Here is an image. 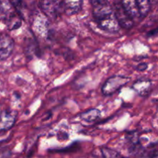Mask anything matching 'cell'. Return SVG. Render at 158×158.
Instances as JSON below:
<instances>
[{
    "mask_svg": "<svg viewBox=\"0 0 158 158\" xmlns=\"http://www.w3.org/2000/svg\"><path fill=\"white\" fill-rule=\"evenodd\" d=\"M130 79L123 76H113L106 80L102 86V93L105 96L115 94L129 82Z\"/></svg>",
    "mask_w": 158,
    "mask_h": 158,
    "instance_id": "cell-2",
    "label": "cell"
},
{
    "mask_svg": "<svg viewBox=\"0 0 158 158\" xmlns=\"http://www.w3.org/2000/svg\"><path fill=\"white\" fill-rule=\"evenodd\" d=\"M149 1H150V3H151V5H154V6H155V5L157 3V0H149Z\"/></svg>",
    "mask_w": 158,
    "mask_h": 158,
    "instance_id": "cell-17",
    "label": "cell"
},
{
    "mask_svg": "<svg viewBox=\"0 0 158 158\" xmlns=\"http://www.w3.org/2000/svg\"><path fill=\"white\" fill-rule=\"evenodd\" d=\"M17 112L12 110H4L0 113V133L10 130L16 122Z\"/></svg>",
    "mask_w": 158,
    "mask_h": 158,
    "instance_id": "cell-3",
    "label": "cell"
},
{
    "mask_svg": "<svg viewBox=\"0 0 158 158\" xmlns=\"http://www.w3.org/2000/svg\"><path fill=\"white\" fill-rule=\"evenodd\" d=\"M147 68H148V65H147L146 63H140V64H139L138 66H137V69H138V70L143 71V70H145Z\"/></svg>",
    "mask_w": 158,
    "mask_h": 158,
    "instance_id": "cell-16",
    "label": "cell"
},
{
    "mask_svg": "<svg viewBox=\"0 0 158 158\" xmlns=\"http://www.w3.org/2000/svg\"><path fill=\"white\" fill-rule=\"evenodd\" d=\"M121 6L126 13L133 20L138 19L140 17H141L136 0H121Z\"/></svg>",
    "mask_w": 158,
    "mask_h": 158,
    "instance_id": "cell-7",
    "label": "cell"
},
{
    "mask_svg": "<svg viewBox=\"0 0 158 158\" xmlns=\"http://www.w3.org/2000/svg\"><path fill=\"white\" fill-rule=\"evenodd\" d=\"M39 6L43 13L51 20L59 16V6L54 0H40Z\"/></svg>",
    "mask_w": 158,
    "mask_h": 158,
    "instance_id": "cell-4",
    "label": "cell"
},
{
    "mask_svg": "<svg viewBox=\"0 0 158 158\" xmlns=\"http://www.w3.org/2000/svg\"><path fill=\"white\" fill-rule=\"evenodd\" d=\"M114 10L120 27L127 29H129L133 27L134 20L126 13L121 6H117L115 8H114Z\"/></svg>",
    "mask_w": 158,
    "mask_h": 158,
    "instance_id": "cell-6",
    "label": "cell"
},
{
    "mask_svg": "<svg viewBox=\"0 0 158 158\" xmlns=\"http://www.w3.org/2000/svg\"><path fill=\"white\" fill-rule=\"evenodd\" d=\"M83 0H63V7L66 15H73L80 12Z\"/></svg>",
    "mask_w": 158,
    "mask_h": 158,
    "instance_id": "cell-9",
    "label": "cell"
},
{
    "mask_svg": "<svg viewBox=\"0 0 158 158\" xmlns=\"http://www.w3.org/2000/svg\"><path fill=\"white\" fill-rule=\"evenodd\" d=\"M93 6L94 19L100 29L111 33H115L120 30V26L116 17L114 7L109 2Z\"/></svg>",
    "mask_w": 158,
    "mask_h": 158,
    "instance_id": "cell-1",
    "label": "cell"
},
{
    "mask_svg": "<svg viewBox=\"0 0 158 158\" xmlns=\"http://www.w3.org/2000/svg\"><path fill=\"white\" fill-rule=\"evenodd\" d=\"M9 2L12 6L15 11H17V13L21 14L22 9H23V0H9Z\"/></svg>",
    "mask_w": 158,
    "mask_h": 158,
    "instance_id": "cell-14",
    "label": "cell"
},
{
    "mask_svg": "<svg viewBox=\"0 0 158 158\" xmlns=\"http://www.w3.org/2000/svg\"><path fill=\"white\" fill-rule=\"evenodd\" d=\"M133 89L141 97H147L151 92L152 81L148 79H139L133 85Z\"/></svg>",
    "mask_w": 158,
    "mask_h": 158,
    "instance_id": "cell-8",
    "label": "cell"
},
{
    "mask_svg": "<svg viewBox=\"0 0 158 158\" xmlns=\"http://www.w3.org/2000/svg\"><path fill=\"white\" fill-rule=\"evenodd\" d=\"M100 114L101 113L98 109H90L82 113L80 115V117L83 121L87 122V123H93L100 119Z\"/></svg>",
    "mask_w": 158,
    "mask_h": 158,
    "instance_id": "cell-11",
    "label": "cell"
},
{
    "mask_svg": "<svg viewBox=\"0 0 158 158\" xmlns=\"http://www.w3.org/2000/svg\"><path fill=\"white\" fill-rule=\"evenodd\" d=\"M91 2V4L93 6H95V5L100 4V3H104V2H108L109 0H89Z\"/></svg>",
    "mask_w": 158,
    "mask_h": 158,
    "instance_id": "cell-15",
    "label": "cell"
},
{
    "mask_svg": "<svg viewBox=\"0 0 158 158\" xmlns=\"http://www.w3.org/2000/svg\"><path fill=\"white\" fill-rule=\"evenodd\" d=\"M15 13L9 0H0V20H7Z\"/></svg>",
    "mask_w": 158,
    "mask_h": 158,
    "instance_id": "cell-10",
    "label": "cell"
},
{
    "mask_svg": "<svg viewBox=\"0 0 158 158\" xmlns=\"http://www.w3.org/2000/svg\"><path fill=\"white\" fill-rule=\"evenodd\" d=\"M138 5L141 17H146L151 10V3L149 0H136Z\"/></svg>",
    "mask_w": 158,
    "mask_h": 158,
    "instance_id": "cell-12",
    "label": "cell"
},
{
    "mask_svg": "<svg viewBox=\"0 0 158 158\" xmlns=\"http://www.w3.org/2000/svg\"><path fill=\"white\" fill-rule=\"evenodd\" d=\"M14 49V41L9 35H0V61L6 60L12 54Z\"/></svg>",
    "mask_w": 158,
    "mask_h": 158,
    "instance_id": "cell-5",
    "label": "cell"
},
{
    "mask_svg": "<svg viewBox=\"0 0 158 158\" xmlns=\"http://www.w3.org/2000/svg\"><path fill=\"white\" fill-rule=\"evenodd\" d=\"M102 154H103V158H127L117 151H114V150L110 149L108 148H103L101 149Z\"/></svg>",
    "mask_w": 158,
    "mask_h": 158,
    "instance_id": "cell-13",
    "label": "cell"
}]
</instances>
